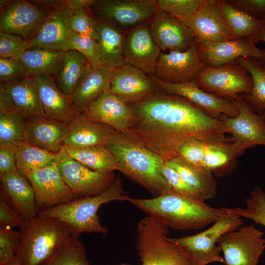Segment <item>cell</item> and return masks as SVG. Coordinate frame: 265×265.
Segmentation results:
<instances>
[{
  "label": "cell",
  "mask_w": 265,
  "mask_h": 265,
  "mask_svg": "<svg viewBox=\"0 0 265 265\" xmlns=\"http://www.w3.org/2000/svg\"><path fill=\"white\" fill-rule=\"evenodd\" d=\"M135 115L126 132L166 161L176 156L178 147L196 138L207 144L227 141L223 122L186 99L157 91L129 105Z\"/></svg>",
  "instance_id": "cell-1"
},
{
  "label": "cell",
  "mask_w": 265,
  "mask_h": 265,
  "mask_svg": "<svg viewBox=\"0 0 265 265\" xmlns=\"http://www.w3.org/2000/svg\"><path fill=\"white\" fill-rule=\"evenodd\" d=\"M127 201L147 214L157 217L173 229L202 228L227 214L224 208H215L205 201L173 190L152 198L128 197Z\"/></svg>",
  "instance_id": "cell-2"
},
{
  "label": "cell",
  "mask_w": 265,
  "mask_h": 265,
  "mask_svg": "<svg viewBox=\"0 0 265 265\" xmlns=\"http://www.w3.org/2000/svg\"><path fill=\"white\" fill-rule=\"evenodd\" d=\"M106 146L115 158L119 171L156 196L173 190L159 170L164 160L138 140L115 131Z\"/></svg>",
  "instance_id": "cell-3"
},
{
  "label": "cell",
  "mask_w": 265,
  "mask_h": 265,
  "mask_svg": "<svg viewBox=\"0 0 265 265\" xmlns=\"http://www.w3.org/2000/svg\"><path fill=\"white\" fill-rule=\"evenodd\" d=\"M120 177L116 178L106 190L95 196L80 197L67 203L37 213V215L59 219L72 228L73 237L83 233H96L106 235L107 228L103 225L98 215L101 206L114 201H127Z\"/></svg>",
  "instance_id": "cell-4"
},
{
  "label": "cell",
  "mask_w": 265,
  "mask_h": 265,
  "mask_svg": "<svg viewBox=\"0 0 265 265\" xmlns=\"http://www.w3.org/2000/svg\"><path fill=\"white\" fill-rule=\"evenodd\" d=\"M19 231L15 258L21 265H40L73 236L72 228L65 222L39 215Z\"/></svg>",
  "instance_id": "cell-5"
},
{
  "label": "cell",
  "mask_w": 265,
  "mask_h": 265,
  "mask_svg": "<svg viewBox=\"0 0 265 265\" xmlns=\"http://www.w3.org/2000/svg\"><path fill=\"white\" fill-rule=\"evenodd\" d=\"M135 248L141 265H193L189 259L169 240V226L147 215L136 228Z\"/></svg>",
  "instance_id": "cell-6"
},
{
  "label": "cell",
  "mask_w": 265,
  "mask_h": 265,
  "mask_svg": "<svg viewBox=\"0 0 265 265\" xmlns=\"http://www.w3.org/2000/svg\"><path fill=\"white\" fill-rule=\"evenodd\" d=\"M243 224L240 217L226 214L202 232L181 238H169V240L184 253L193 265H207L213 262L224 264L218 240L223 234Z\"/></svg>",
  "instance_id": "cell-7"
},
{
  "label": "cell",
  "mask_w": 265,
  "mask_h": 265,
  "mask_svg": "<svg viewBox=\"0 0 265 265\" xmlns=\"http://www.w3.org/2000/svg\"><path fill=\"white\" fill-rule=\"evenodd\" d=\"M194 82L204 91L231 100L249 94L253 86L251 76L236 61L216 67L205 66Z\"/></svg>",
  "instance_id": "cell-8"
},
{
  "label": "cell",
  "mask_w": 265,
  "mask_h": 265,
  "mask_svg": "<svg viewBox=\"0 0 265 265\" xmlns=\"http://www.w3.org/2000/svg\"><path fill=\"white\" fill-rule=\"evenodd\" d=\"M237 106L238 115L234 117L221 116L230 141L237 147L238 156L254 146H265V112L256 111L240 95L232 100Z\"/></svg>",
  "instance_id": "cell-9"
},
{
  "label": "cell",
  "mask_w": 265,
  "mask_h": 265,
  "mask_svg": "<svg viewBox=\"0 0 265 265\" xmlns=\"http://www.w3.org/2000/svg\"><path fill=\"white\" fill-rule=\"evenodd\" d=\"M264 233L253 225H242L223 234L217 244L225 265H258L265 249Z\"/></svg>",
  "instance_id": "cell-10"
},
{
  "label": "cell",
  "mask_w": 265,
  "mask_h": 265,
  "mask_svg": "<svg viewBox=\"0 0 265 265\" xmlns=\"http://www.w3.org/2000/svg\"><path fill=\"white\" fill-rule=\"evenodd\" d=\"M56 163L67 185L80 197L95 196L107 189L115 178L113 172L93 171L71 157L63 147Z\"/></svg>",
  "instance_id": "cell-11"
},
{
  "label": "cell",
  "mask_w": 265,
  "mask_h": 265,
  "mask_svg": "<svg viewBox=\"0 0 265 265\" xmlns=\"http://www.w3.org/2000/svg\"><path fill=\"white\" fill-rule=\"evenodd\" d=\"M89 9L95 17L121 29L149 22L158 10L155 0H94Z\"/></svg>",
  "instance_id": "cell-12"
},
{
  "label": "cell",
  "mask_w": 265,
  "mask_h": 265,
  "mask_svg": "<svg viewBox=\"0 0 265 265\" xmlns=\"http://www.w3.org/2000/svg\"><path fill=\"white\" fill-rule=\"evenodd\" d=\"M25 177L34 190L38 212L80 198L65 183L56 162Z\"/></svg>",
  "instance_id": "cell-13"
},
{
  "label": "cell",
  "mask_w": 265,
  "mask_h": 265,
  "mask_svg": "<svg viewBox=\"0 0 265 265\" xmlns=\"http://www.w3.org/2000/svg\"><path fill=\"white\" fill-rule=\"evenodd\" d=\"M50 14V10L31 1L10 0L0 8V31L20 35L28 41Z\"/></svg>",
  "instance_id": "cell-14"
},
{
  "label": "cell",
  "mask_w": 265,
  "mask_h": 265,
  "mask_svg": "<svg viewBox=\"0 0 265 265\" xmlns=\"http://www.w3.org/2000/svg\"><path fill=\"white\" fill-rule=\"evenodd\" d=\"M180 20L189 28L199 46L234 39L222 16L219 0H203L194 14Z\"/></svg>",
  "instance_id": "cell-15"
},
{
  "label": "cell",
  "mask_w": 265,
  "mask_h": 265,
  "mask_svg": "<svg viewBox=\"0 0 265 265\" xmlns=\"http://www.w3.org/2000/svg\"><path fill=\"white\" fill-rule=\"evenodd\" d=\"M204 67L196 43L185 52L161 53L153 76L170 83L195 81Z\"/></svg>",
  "instance_id": "cell-16"
},
{
  "label": "cell",
  "mask_w": 265,
  "mask_h": 265,
  "mask_svg": "<svg viewBox=\"0 0 265 265\" xmlns=\"http://www.w3.org/2000/svg\"><path fill=\"white\" fill-rule=\"evenodd\" d=\"M151 76L162 92L186 99L213 118L219 119L222 116L234 117L238 114L237 106L232 100L208 93L194 81L170 83Z\"/></svg>",
  "instance_id": "cell-17"
},
{
  "label": "cell",
  "mask_w": 265,
  "mask_h": 265,
  "mask_svg": "<svg viewBox=\"0 0 265 265\" xmlns=\"http://www.w3.org/2000/svg\"><path fill=\"white\" fill-rule=\"evenodd\" d=\"M150 31L149 22L130 29L124 37V63L153 76L161 53Z\"/></svg>",
  "instance_id": "cell-18"
},
{
  "label": "cell",
  "mask_w": 265,
  "mask_h": 265,
  "mask_svg": "<svg viewBox=\"0 0 265 265\" xmlns=\"http://www.w3.org/2000/svg\"><path fill=\"white\" fill-rule=\"evenodd\" d=\"M151 34L160 51L185 52L197 43L189 28L178 18L158 10L149 22Z\"/></svg>",
  "instance_id": "cell-19"
},
{
  "label": "cell",
  "mask_w": 265,
  "mask_h": 265,
  "mask_svg": "<svg viewBox=\"0 0 265 265\" xmlns=\"http://www.w3.org/2000/svg\"><path fill=\"white\" fill-rule=\"evenodd\" d=\"M152 76L127 63L113 70L110 91L130 105L138 102L157 92Z\"/></svg>",
  "instance_id": "cell-20"
},
{
  "label": "cell",
  "mask_w": 265,
  "mask_h": 265,
  "mask_svg": "<svg viewBox=\"0 0 265 265\" xmlns=\"http://www.w3.org/2000/svg\"><path fill=\"white\" fill-rule=\"evenodd\" d=\"M83 112L91 120L106 125L120 132L128 131L135 119L131 106L110 90L102 94Z\"/></svg>",
  "instance_id": "cell-21"
},
{
  "label": "cell",
  "mask_w": 265,
  "mask_h": 265,
  "mask_svg": "<svg viewBox=\"0 0 265 265\" xmlns=\"http://www.w3.org/2000/svg\"><path fill=\"white\" fill-rule=\"evenodd\" d=\"M1 196L26 222L38 213L33 188L27 178L18 171L0 177Z\"/></svg>",
  "instance_id": "cell-22"
},
{
  "label": "cell",
  "mask_w": 265,
  "mask_h": 265,
  "mask_svg": "<svg viewBox=\"0 0 265 265\" xmlns=\"http://www.w3.org/2000/svg\"><path fill=\"white\" fill-rule=\"evenodd\" d=\"M198 51L205 66H219L245 56L265 59V50H261L249 42L236 39L207 46L198 45Z\"/></svg>",
  "instance_id": "cell-23"
},
{
  "label": "cell",
  "mask_w": 265,
  "mask_h": 265,
  "mask_svg": "<svg viewBox=\"0 0 265 265\" xmlns=\"http://www.w3.org/2000/svg\"><path fill=\"white\" fill-rule=\"evenodd\" d=\"M48 19L29 40L28 50L46 49L66 52L72 30L66 24L73 12L66 9H50Z\"/></svg>",
  "instance_id": "cell-24"
},
{
  "label": "cell",
  "mask_w": 265,
  "mask_h": 265,
  "mask_svg": "<svg viewBox=\"0 0 265 265\" xmlns=\"http://www.w3.org/2000/svg\"><path fill=\"white\" fill-rule=\"evenodd\" d=\"M115 131L110 127L89 119L84 112H78L68 123V132L64 147L81 148L104 145Z\"/></svg>",
  "instance_id": "cell-25"
},
{
  "label": "cell",
  "mask_w": 265,
  "mask_h": 265,
  "mask_svg": "<svg viewBox=\"0 0 265 265\" xmlns=\"http://www.w3.org/2000/svg\"><path fill=\"white\" fill-rule=\"evenodd\" d=\"M68 123L45 116L26 119L25 142L41 149L57 153L64 147Z\"/></svg>",
  "instance_id": "cell-26"
},
{
  "label": "cell",
  "mask_w": 265,
  "mask_h": 265,
  "mask_svg": "<svg viewBox=\"0 0 265 265\" xmlns=\"http://www.w3.org/2000/svg\"><path fill=\"white\" fill-rule=\"evenodd\" d=\"M113 70L102 66H91L79 81L71 96L72 105L78 112L84 111L102 94L110 90Z\"/></svg>",
  "instance_id": "cell-27"
},
{
  "label": "cell",
  "mask_w": 265,
  "mask_h": 265,
  "mask_svg": "<svg viewBox=\"0 0 265 265\" xmlns=\"http://www.w3.org/2000/svg\"><path fill=\"white\" fill-rule=\"evenodd\" d=\"M39 91L45 116L69 123L77 114L71 97L61 92L53 78L47 75L34 77Z\"/></svg>",
  "instance_id": "cell-28"
},
{
  "label": "cell",
  "mask_w": 265,
  "mask_h": 265,
  "mask_svg": "<svg viewBox=\"0 0 265 265\" xmlns=\"http://www.w3.org/2000/svg\"><path fill=\"white\" fill-rule=\"evenodd\" d=\"M0 90L7 96L14 110L26 119L45 116L37 85L33 77L0 84Z\"/></svg>",
  "instance_id": "cell-29"
},
{
  "label": "cell",
  "mask_w": 265,
  "mask_h": 265,
  "mask_svg": "<svg viewBox=\"0 0 265 265\" xmlns=\"http://www.w3.org/2000/svg\"><path fill=\"white\" fill-rule=\"evenodd\" d=\"M219 2L222 16L234 39L254 45L261 41L265 21L238 9L227 0H219Z\"/></svg>",
  "instance_id": "cell-30"
},
{
  "label": "cell",
  "mask_w": 265,
  "mask_h": 265,
  "mask_svg": "<svg viewBox=\"0 0 265 265\" xmlns=\"http://www.w3.org/2000/svg\"><path fill=\"white\" fill-rule=\"evenodd\" d=\"M96 41L103 66L114 70L124 63V36L122 29L95 16Z\"/></svg>",
  "instance_id": "cell-31"
},
{
  "label": "cell",
  "mask_w": 265,
  "mask_h": 265,
  "mask_svg": "<svg viewBox=\"0 0 265 265\" xmlns=\"http://www.w3.org/2000/svg\"><path fill=\"white\" fill-rule=\"evenodd\" d=\"M165 162L187 185L195 189L204 201L215 196L217 184L210 170L204 166L190 163L178 156L165 161Z\"/></svg>",
  "instance_id": "cell-32"
},
{
  "label": "cell",
  "mask_w": 265,
  "mask_h": 265,
  "mask_svg": "<svg viewBox=\"0 0 265 265\" xmlns=\"http://www.w3.org/2000/svg\"><path fill=\"white\" fill-rule=\"evenodd\" d=\"M66 52L46 49L27 50L20 59L32 77H55L61 69Z\"/></svg>",
  "instance_id": "cell-33"
},
{
  "label": "cell",
  "mask_w": 265,
  "mask_h": 265,
  "mask_svg": "<svg viewBox=\"0 0 265 265\" xmlns=\"http://www.w3.org/2000/svg\"><path fill=\"white\" fill-rule=\"evenodd\" d=\"M91 66L86 57L75 50L66 51L63 65L54 81L62 93L71 97L80 79Z\"/></svg>",
  "instance_id": "cell-34"
},
{
  "label": "cell",
  "mask_w": 265,
  "mask_h": 265,
  "mask_svg": "<svg viewBox=\"0 0 265 265\" xmlns=\"http://www.w3.org/2000/svg\"><path fill=\"white\" fill-rule=\"evenodd\" d=\"M72 158L91 170L99 172L119 171L117 162L109 149L104 145H94L81 148L63 147Z\"/></svg>",
  "instance_id": "cell-35"
},
{
  "label": "cell",
  "mask_w": 265,
  "mask_h": 265,
  "mask_svg": "<svg viewBox=\"0 0 265 265\" xmlns=\"http://www.w3.org/2000/svg\"><path fill=\"white\" fill-rule=\"evenodd\" d=\"M251 76L253 86L251 92L241 97L257 112H265V59L241 57L236 60Z\"/></svg>",
  "instance_id": "cell-36"
},
{
  "label": "cell",
  "mask_w": 265,
  "mask_h": 265,
  "mask_svg": "<svg viewBox=\"0 0 265 265\" xmlns=\"http://www.w3.org/2000/svg\"><path fill=\"white\" fill-rule=\"evenodd\" d=\"M238 157L237 147L233 143L206 144L203 166L217 176H222L234 169Z\"/></svg>",
  "instance_id": "cell-37"
},
{
  "label": "cell",
  "mask_w": 265,
  "mask_h": 265,
  "mask_svg": "<svg viewBox=\"0 0 265 265\" xmlns=\"http://www.w3.org/2000/svg\"><path fill=\"white\" fill-rule=\"evenodd\" d=\"M16 156L17 171L25 176L29 172L55 162L57 153L23 142L17 145Z\"/></svg>",
  "instance_id": "cell-38"
},
{
  "label": "cell",
  "mask_w": 265,
  "mask_h": 265,
  "mask_svg": "<svg viewBox=\"0 0 265 265\" xmlns=\"http://www.w3.org/2000/svg\"><path fill=\"white\" fill-rule=\"evenodd\" d=\"M26 119L15 111L0 112V145L16 146L25 142Z\"/></svg>",
  "instance_id": "cell-39"
},
{
  "label": "cell",
  "mask_w": 265,
  "mask_h": 265,
  "mask_svg": "<svg viewBox=\"0 0 265 265\" xmlns=\"http://www.w3.org/2000/svg\"><path fill=\"white\" fill-rule=\"evenodd\" d=\"M40 265H90L85 247L72 237Z\"/></svg>",
  "instance_id": "cell-40"
},
{
  "label": "cell",
  "mask_w": 265,
  "mask_h": 265,
  "mask_svg": "<svg viewBox=\"0 0 265 265\" xmlns=\"http://www.w3.org/2000/svg\"><path fill=\"white\" fill-rule=\"evenodd\" d=\"M224 209L227 214L250 219L265 227V192L260 186H255L252 190L251 197L246 200L244 208Z\"/></svg>",
  "instance_id": "cell-41"
},
{
  "label": "cell",
  "mask_w": 265,
  "mask_h": 265,
  "mask_svg": "<svg viewBox=\"0 0 265 265\" xmlns=\"http://www.w3.org/2000/svg\"><path fill=\"white\" fill-rule=\"evenodd\" d=\"M69 50H75L82 53L93 68L102 66L97 42L89 36L73 31L66 48V51Z\"/></svg>",
  "instance_id": "cell-42"
},
{
  "label": "cell",
  "mask_w": 265,
  "mask_h": 265,
  "mask_svg": "<svg viewBox=\"0 0 265 265\" xmlns=\"http://www.w3.org/2000/svg\"><path fill=\"white\" fill-rule=\"evenodd\" d=\"M89 9L83 8L73 12L66 20V24L72 31L89 36L97 41L98 35L95 20Z\"/></svg>",
  "instance_id": "cell-43"
},
{
  "label": "cell",
  "mask_w": 265,
  "mask_h": 265,
  "mask_svg": "<svg viewBox=\"0 0 265 265\" xmlns=\"http://www.w3.org/2000/svg\"><path fill=\"white\" fill-rule=\"evenodd\" d=\"M203 0H158V10L179 20L189 18L199 9Z\"/></svg>",
  "instance_id": "cell-44"
},
{
  "label": "cell",
  "mask_w": 265,
  "mask_h": 265,
  "mask_svg": "<svg viewBox=\"0 0 265 265\" xmlns=\"http://www.w3.org/2000/svg\"><path fill=\"white\" fill-rule=\"evenodd\" d=\"M28 42L20 35L6 33H0V58L20 60L28 50Z\"/></svg>",
  "instance_id": "cell-45"
},
{
  "label": "cell",
  "mask_w": 265,
  "mask_h": 265,
  "mask_svg": "<svg viewBox=\"0 0 265 265\" xmlns=\"http://www.w3.org/2000/svg\"><path fill=\"white\" fill-rule=\"evenodd\" d=\"M20 240L19 231H14L10 227H0V265L15 258Z\"/></svg>",
  "instance_id": "cell-46"
},
{
  "label": "cell",
  "mask_w": 265,
  "mask_h": 265,
  "mask_svg": "<svg viewBox=\"0 0 265 265\" xmlns=\"http://www.w3.org/2000/svg\"><path fill=\"white\" fill-rule=\"evenodd\" d=\"M20 60L0 58V84H6L31 77Z\"/></svg>",
  "instance_id": "cell-47"
},
{
  "label": "cell",
  "mask_w": 265,
  "mask_h": 265,
  "mask_svg": "<svg viewBox=\"0 0 265 265\" xmlns=\"http://www.w3.org/2000/svg\"><path fill=\"white\" fill-rule=\"evenodd\" d=\"M206 144L196 138L186 140L178 147L175 157H179L193 164L203 166Z\"/></svg>",
  "instance_id": "cell-48"
},
{
  "label": "cell",
  "mask_w": 265,
  "mask_h": 265,
  "mask_svg": "<svg viewBox=\"0 0 265 265\" xmlns=\"http://www.w3.org/2000/svg\"><path fill=\"white\" fill-rule=\"evenodd\" d=\"M159 170L173 191L185 196L204 201L201 195L187 185L174 169L165 163V161L160 164Z\"/></svg>",
  "instance_id": "cell-49"
},
{
  "label": "cell",
  "mask_w": 265,
  "mask_h": 265,
  "mask_svg": "<svg viewBox=\"0 0 265 265\" xmlns=\"http://www.w3.org/2000/svg\"><path fill=\"white\" fill-rule=\"evenodd\" d=\"M26 223L1 196H0V227H15L19 230Z\"/></svg>",
  "instance_id": "cell-50"
},
{
  "label": "cell",
  "mask_w": 265,
  "mask_h": 265,
  "mask_svg": "<svg viewBox=\"0 0 265 265\" xmlns=\"http://www.w3.org/2000/svg\"><path fill=\"white\" fill-rule=\"evenodd\" d=\"M238 9L265 21V0H228Z\"/></svg>",
  "instance_id": "cell-51"
},
{
  "label": "cell",
  "mask_w": 265,
  "mask_h": 265,
  "mask_svg": "<svg viewBox=\"0 0 265 265\" xmlns=\"http://www.w3.org/2000/svg\"><path fill=\"white\" fill-rule=\"evenodd\" d=\"M17 145H0V177L17 171L16 151Z\"/></svg>",
  "instance_id": "cell-52"
},
{
  "label": "cell",
  "mask_w": 265,
  "mask_h": 265,
  "mask_svg": "<svg viewBox=\"0 0 265 265\" xmlns=\"http://www.w3.org/2000/svg\"><path fill=\"white\" fill-rule=\"evenodd\" d=\"M2 265H21L18 262L17 259L15 258L10 262Z\"/></svg>",
  "instance_id": "cell-53"
},
{
  "label": "cell",
  "mask_w": 265,
  "mask_h": 265,
  "mask_svg": "<svg viewBox=\"0 0 265 265\" xmlns=\"http://www.w3.org/2000/svg\"><path fill=\"white\" fill-rule=\"evenodd\" d=\"M261 41L265 43V30L264 31L261 37Z\"/></svg>",
  "instance_id": "cell-54"
},
{
  "label": "cell",
  "mask_w": 265,
  "mask_h": 265,
  "mask_svg": "<svg viewBox=\"0 0 265 265\" xmlns=\"http://www.w3.org/2000/svg\"><path fill=\"white\" fill-rule=\"evenodd\" d=\"M131 265L129 264H128V263H123L118 264V265Z\"/></svg>",
  "instance_id": "cell-55"
}]
</instances>
